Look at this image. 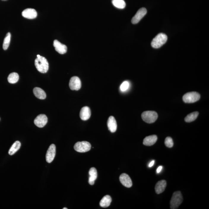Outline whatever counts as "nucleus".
Returning a JSON list of instances; mask_svg holds the SVG:
<instances>
[{
  "mask_svg": "<svg viewBox=\"0 0 209 209\" xmlns=\"http://www.w3.org/2000/svg\"><path fill=\"white\" fill-rule=\"evenodd\" d=\"M11 34L10 32L7 33L4 40L3 48L4 50H6L8 48L11 41Z\"/></svg>",
  "mask_w": 209,
  "mask_h": 209,
  "instance_id": "nucleus-25",
  "label": "nucleus"
},
{
  "mask_svg": "<svg viewBox=\"0 0 209 209\" xmlns=\"http://www.w3.org/2000/svg\"><path fill=\"white\" fill-rule=\"evenodd\" d=\"M147 12V10L145 7H142V8L140 9L136 12L135 16L132 18V20H131L132 23L136 24L139 22L140 20L146 15Z\"/></svg>",
  "mask_w": 209,
  "mask_h": 209,
  "instance_id": "nucleus-7",
  "label": "nucleus"
},
{
  "mask_svg": "<svg viewBox=\"0 0 209 209\" xmlns=\"http://www.w3.org/2000/svg\"><path fill=\"white\" fill-rule=\"evenodd\" d=\"M121 183L125 187L129 188L132 186V183L129 176L125 173H123L119 177Z\"/></svg>",
  "mask_w": 209,
  "mask_h": 209,
  "instance_id": "nucleus-12",
  "label": "nucleus"
},
{
  "mask_svg": "<svg viewBox=\"0 0 209 209\" xmlns=\"http://www.w3.org/2000/svg\"><path fill=\"white\" fill-rule=\"evenodd\" d=\"M200 99V95L196 92H190L185 94L183 100L186 103H193L197 101Z\"/></svg>",
  "mask_w": 209,
  "mask_h": 209,
  "instance_id": "nucleus-5",
  "label": "nucleus"
},
{
  "mask_svg": "<svg viewBox=\"0 0 209 209\" xmlns=\"http://www.w3.org/2000/svg\"><path fill=\"white\" fill-rule=\"evenodd\" d=\"M129 83L127 81H125L122 83L120 86V90L122 92L126 91L129 87Z\"/></svg>",
  "mask_w": 209,
  "mask_h": 209,
  "instance_id": "nucleus-27",
  "label": "nucleus"
},
{
  "mask_svg": "<svg viewBox=\"0 0 209 209\" xmlns=\"http://www.w3.org/2000/svg\"><path fill=\"white\" fill-rule=\"evenodd\" d=\"M35 64L38 71L42 73L48 72L49 65L46 58L39 55H37V58L35 60Z\"/></svg>",
  "mask_w": 209,
  "mask_h": 209,
  "instance_id": "nucleus-1",
  "label": "nucleus"
},
{
  "mask_svg": "<svg viewBox=\"0 0 209 209\" xmlns=\"http://www.w3.org/2000/svg\"><path fill=\"white\" fill-rule=\"evenodd\" d=\"M69 86L72 90H78L81 87V83L80 79L77 76H73L70 79Z\"/></svg>",
  "mask_w": 209,
  "mask_h": 209,
  "instance_id": "nucleus-8",
  "label": "nucleus"
},
{
  "mask_svg": "<svg viewBox=\"0 0 209 209\" xmlns=\"http://www.w3.org/2000/svg\"><path fill=\"white\" fill-rule=\"evenodd\" d=\"M53 46L56 50L61 54H64L67 51V47L64 44H61L58 40H55L53 41Z\"/></svg>",
  "mask_w": 209,
  "mask_h": 209,
  "instance_id": "nucleus-11",
  "label": "nucleus"
},
{
  "mask_svg": "<svg viewBox=\"0 0 209 209\" xmlns=\"http://www.w3.org/2000/svg\"><path fill=\"white\" fill-rule=\"evenodd\" d=\"M89 183L91 185H93L95 183V180L97 177V172L96 169L94 167H92L89 172Z\"/></svg>",
  "mask_w": 209,
  "mask_h": 209,
  "instance_id": "nucleus-18",
  "label": "nucleus"
},
{
  "mask_svg": "<svg viewBox=\"0 0 209 209\" xmlns=\"http://www.w3.org/2000/svg\"><path fill=\"white\" fill-rule=\"evenodd\" d=\"M157 113L153 111H147L143 112L141 115V118L145 122L149 124L153 123L157 119Z\"/></svg>",
  "mask_w": 209,
  "mask_h": 209,
  "instance_id": "nucleus-4",
  "label": "nucleus"
},
{
  "mask_svg": "<svg viewBox=\"0 0 209 209\" xmlns=\"http://www.w3.org/2000/svg\"><path fill=\"white\" fill-rule=\"evenodd\" d=\"M63 209H67V208H63Z\"/></svg>",
  "mask_w": 209,
  "mask_h": 209,
  "instance_id": "nucleus-30",
  "label": "nucleus"
},
{
  "mask_svg": "<svg viewBox=\"0 0 209 209\" xmlns=\"http://www.w3.org/2000/svg\"><path fill=\"white\" fill-rule=\"evenodd\" d=\"M48 122V118L45 114H40L38 115L34 120V124L38 127H43L46 125Z\"/></svg>",
  "mask_w": 209,
  "mask_h": 209,
  "instance_id": "nucleus-10",
  "label": "nucleus"
},
{
  "mask_svg": "<svg viewBox=\"0 0 209 209\" xmlns=\"http://www.w3.org/2000/svg\"><path fill=\"white\" fill-rule=\"evenodd\" d=\"M91 145L90 142L86 141L77 142L75 144L74 149L77 152L85 153L90 151Z\"/></svg>",
  "mask_w": 209,
  "mask_h": 209,
  "instance_id": "nucleus-6",
  "label": "nucleus"
},
{
  "mask_svg": "<svg viewBox=\"0 0 209 209\" xmlns=\"http://www.w3.org/2000/svg\"><path fill=\"white\" fill-rule=\"evenodd\" d=\"M157 137L156 135H151L145 137L143 140L144 145L147 146H151L154 145L157 140Z\"/></svg>",
  "mask_w": 209,
  "mask_h": 209,
  "instance_id": "nucleus-17",
  "label": "nucleus"
},
{
  "mask_svg": "<svg viewBox=\"0 0 209 209\" xmlns=\"http://www.w3.org/2000/svg\"><path fill=\"white\" fill-rule=\"evenodd\" d=\"M33 92L34 95L38 99L44 100L46 97V94L45 92L40 88L39 87L34 88Z\"/></svg>",
  "mask_w": 209,
  "mask_h": 209,
  "instance_id": "nucleus-19",
  "label": "nucleus"
},
{
  "mask_svg": "<svg viewBox=\"0 0 209 209\" xmlns=\"http://www.w3.org/2000/svg\"><path fill=\"white\" fill-rule=\"evenodd\" d=\"M56 154V147L54 144H52L49 146L46 155V160L47 162L51 163L54 160Z\"/></svg>",
  "mask_w": 209,
  "mask_h": 209,
  "instance_id": "nucleus-9",
  "label": "nucleus"
},
{
  "mask_svg": "<svg viewBox=\"0 0 209 209\" xmlns=\"http://www.w3.org/2000/svg\"><path fill=\"white\" fill-rule=\"evenodd\" d=\"M107 126L109 130L111 132H114L117 130V124L115 118L113 116H111L110 117L107 121Z\"/></svg>",
  "mask_w": 209,
  "mask_h": 209,
  "instance_id": "nucleus-15",
  "label": "nucleus"
},
{
  "mask_svg": "<svg viewBox=\"0 0 209 209\" xmlns=\"http://www.w3.org/2000/svg\"><path fill=\"white\" fill-rule=\"evenodd\" d=\"M165 144L166 146L169 148H171L174 145V142L171 137H168L166 138L165 141Z\"/></svg>",
  "mask_w": 209,
  "mask_h": 209,
  "instance_id": "nucleus-26",
  "label": "nucleus"
},
{
  "mask_svg": "<svg viewBox=\"0 0 209 209\" xmlns=\"http://www.w3.org/2000/svg\"><path fill=\"white\" fill-rule=\"evenodd\" d=\"M154 163H155V161H154V160H153V161H151V162L150 163V164H149V167H152L154 165Z\"/></svg>",
  "mask_w": 209,
  "mask_h": 209,
  "instance_id": "nucleus-29",
  "label": "nucleus"
},
{
  "mask_svg": "<svg viewBox=\"0 0 209 209\" xmlns=\"http://www.w3.org/2000/svg\"><path fill=\"white\" fill-rule=\"evenodd\" d=\"M167 183L165 180L159 181L156 183L155 187V190L156 193L160 194L165 191Z\"/></svg>",
  "mask_w": 209,
  "mask_h": 209,
  "instance_id": "nucleus-16",
  "label": "nucleus"
},
{
  "mask_svg": "<svg viewBox=\"0 0 209 209\" xmlns=\"http://www.w3.org/2000/svg\"><path fill=\"white\" fill-rule=\"evenodd\" d=\"M183 201V197L181 192L179 191L174 192L170 201V209H178Z\"/></svg>",
  "mask_w": 209,
  "mask_h": 209,
  "instance_id": "nucleus-2",
  "label": "nucleus"
},
{
  "mask_svg": "<svg viewBox=\"0 0 209 209\" xmlns=\"http://www.w3.org/2000/svg\"><path fill=\"white\" fill-rule=\"evenodd\" d=\"M19 79L18 74L16 72H12L9 75L7 80L10 83L14 84L17 83Z\"/></svg>",
  "mask_w": 209,
  "mask_h": 209,
  "instance_id": "nucleus-22",
  "label": "nucleus"
},
{
  "mask_svg": "<svg viewBox=\"0 0 209 209\" xmlns=\"http://www.w3.org/2000/svg\"><path fill=\"white\" fill-rule=\"evenodd\" d=\"M23 17L28 19L35 18L37 16L36 11L34 9L28 8L24 10L22 12Z\"/></svg>",
  "mask_w": 209,
  "mask_h": 209,
  "instance_id": "nucleus-13",
  "label": "nucleus"
},
{
  "mask_svg": "<svg viewBox=\"0 0 209 209\" xmlns=\"http://www.w3.org/2000/svg\"><path fill=\"white\" fill-rule=\"evenodd\" d=\"M112 202V198L109 195H106L100 201V205L102 207H109Z\"/></svg>",
  "mask_w": 209,
  "mask_h": 209,
  "instance_id": "nucleus-20",
  "label": "nucleus"
},
{
  "mask_svg": "<svg viewBox=\"0 0 209 209\" xmlns=\"http://www.w3.org/2000/svg\"><path fill=\"white\" fill-rule=\"evenodd\" d=\"M112 3L115 7L118 9H124L126 6L124 0H113Z\"/></svg>",
  "mask_w": 209,
  "mask_h": 209,
  "instance_id": "nucleus-23",
  "label": "nucleus"
},
{
  "mask_svg": "<svg viewBox=\"0 0 209 209\" xmlns=\"http://www.w3.org/2000/svg\"><path fill=\"white\" fill-rule=\"evenodd\" d=\"M21 144L19 141L14 142L9 151V155H12L15 154L20 149Z\"/></svg>",
  "mask_w": 209,
  "mask_h": 209,
  "instance_id": "nucleus-21",
  "label": "nucleus"
},
{
  "mask_svg": "<svg viewBox=\"0 0 209 209\" xmlns=\"http://www.w3.org/2000/svg\"><path fill=\"white\" fill-rule=\"evenodd\" d=\"M199 115L198 112H195L190 114L186 117L185 121L187 122H191L195 120Z\"/></svg>",
  "mask_w": 209,
  "mask_h": 209,
  "instance_id": "nucleus-24",
  "label": "nucleus"
},
{
  "mask_svg": "<svg viewBox=\"0 0 209 209\" xmlns=\"http://www.w3.org/2000/svg\"><path fill=\"white\" fill-rule=\"evenodd\" d=\"M167 36L166 35L163 33H160L153 39L151 43V46L155 48H160L165 44L167 40Z\"/></svg>",
  "mask_w": 209,
  "mask_h": 209,
  "instance_id": "nucleus-3",
  "label": "nucleus"
},
{
  "mask_svg": "<svg viewBox=\"0 0 209 209\" xmlns=\"http://www.w3.org/2000/svg\"><path fill=\"white\" fill-rule=\"evenodd\" d=\"M91 115V110L89 107H83L80 112V117L83 121H87L90 118Z\"/></svg>",
  "mask_w": 209,
  "mask_h": 209,
  "instance_id": "nucleus-14",
  "label": "nucleus"
},
{
  "mask_svg": "<svg viewBox=\"0 0 209 209\" xmlns=\"http://www.w3.org/2000/svg\"><path fill=\"white\" fill-rule=\"evenodd\" d=\"M162 167L161 166H159V167H158L157 168V170H156L157 173H160V172L161 171V170H162Z\"/></svg>",
  "mask_w": 209,
  "mask_h": 209,
  "instance_id": "nucleus-28",
  "label": "nucleus"
}]
</instances>
